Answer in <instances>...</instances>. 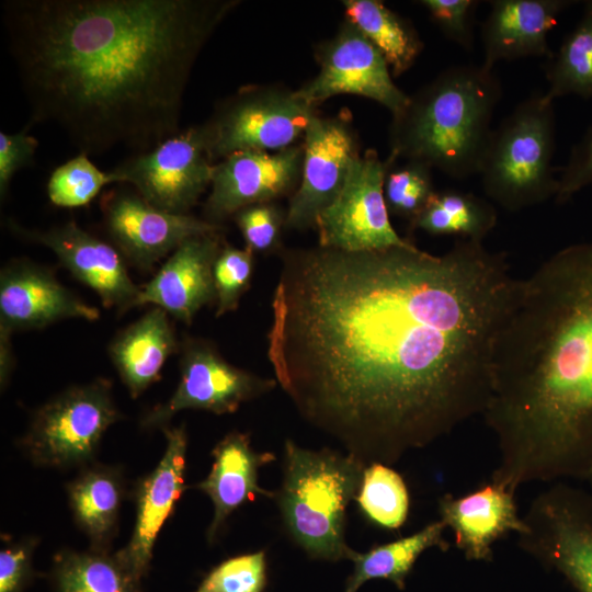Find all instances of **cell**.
I'll return each mask as SVG.
<instances>
[{
    "label": "cell",
    "mask_w": 592,
    "mask_h": 592,
    "mask_svg": "<svg viewBox=\"0 0 592 592\" xmlns=\"http://www.w3.org/2000/svg\"><path fill=\"white\" fill-rule=\"evenodd\" d=\"M491 375L481 414L499 455L490 479L515 490L583 480L592 470V241L519 280Z\"/></svg>",
    "instance_id": "3957f363"
},
{
    "label": "cell",
    "mask_w": 592,
    "mask_h": 592,
    "mask_svg": "<svg viewBox=\"0 0 592 592\" xmlns=\"http://www.w3.org/2000/svg\"><path fill=\"white\" fill-rule=\"evenodd\" d=\"M101 208L106 231L125 261L149 272L162 258L186 239L223 227L191 214L159 209L135 191L115 190L104 194Z\"/></svg>",
    "instance_id": "2e32d148"
},
{
    "label": "cell",
    "mask_w": 592,
    "mask_h": 592,
    "mask_svg": "<svg viewBox=\"0 0 592 592\" xmlns=\"http://www.w3.org/2000/svg\"><path fill=\"white\" fill-rule=\"evenodd\" d=\"M345 20L354 24L382 53L391 75L407 72L424 44L412 23L379 0H343Z\"/></svg>",
    "instance_id": "484cf974"
},
{
    "label": "cell",
    "mask_w": 592,
    "mask_h": 592,
    "mask_svg": "<svg viewBox=\"0 0 592 592\" xmlns=\"http://www.w3.org/2000/svg\"><path fill=\"white\" fill-rule=\"evenodd\" d=\"M588 186H592V127L572 147L566 164L561 168L555 201L558 204L568 202Z\"/></svg>",
    "instance_id": "f35d334b"
},
{
    "label": "cell",
    "mask_w": 592,
    "mask_h": 592,
    "mask_svg": "<svg viewBox=\"0 0 592 592\" xmlns=\"http://www.w3.org/2000/svg\"><path fill=\"white\" fill-rule=\"evenodd\" d=\"M436 190L432 168L407 160L402 166L392 164L386 173L384 195L389 214L411 224L426 206Z\"/></svg>",
    "instance_id": "d6a6232c"
},
{
    "label": "cell",
    "mask_w": 592,
    "mask_h": 592,
    "mask_svg": "<svg viewBox=\"0 0 592 592\" xmlns=\"http://www.w3.org/2000/svg\"><path fill=\"white\" fill-rule=\"evenodd\" d=\"M35 540L8 545L0 551V592H22L31 578Z\"/></svg>",
    "instance_id": "ab89813d"
},
{
    "label": "cell",
    "mask_w": 592,
    "mask_h": 592,
    "mask_svg": "<svg viewBox=\"0 0 592 592\" xmlns=\"http://www.w3.org/2000/svg\"><path fill=\"white\" fill-rule=\"evenodd\" d=\"M355 500L363 514L379 527L398 530L408 517V488L388 465L373 463L365 467Z\"/></svg>",
    "instance_id": "4dcf8cb0"
},
{
    "label": "cell",
    "mask_w": 592,
    "mask_h": 592,
    "mask_svg": "<svg viewBox=\"0 0 592 592\" xmlns=\"http://www.w3.org/2000/svg\"><path fill=\"white\" fill-rule=\"evenodd\" d=\"M267 358L299 414L366 465L397 463L482 414L519 280L505 252L458 238L282 249Z\"/></svg>",
    "instance_id": "6da1fadb"
},
{
    "label": "cell",
    "mask_w": 592,
    "mask_h": 592,
    "mask_svg": "<svg viewBox=\"0 0 592 592\" xmlns=\"http://www.w3.org/2000/svg\"><path fill=\"white\" fill-rule=\"evenodd\" d=\"M523 520L522 549L560 572L578 592H592V492L553 482L533 499Z\"/></svg>",
    "instance_id": "9c48e42d"
},
{
    "label": "cell",
    "mask_w": 592,
    "mask_h": 592,
    "mask_svg": "<svg viewBox=\"0 0 592 592\" xmlns=\"http://www.w3.org/2000/svg\"><path fill=\"white\" fill-rule=\"evenodd\" d=\"M303 144L280 151H240L215 163L203 218L221 223L243 207L292 196L303 170Z\"/></svg>",
    "instance_id": "9a60e30c"
},
{
    "label": "cell",
    "mask_w": 592,
    "mask_h": 592,
    "mask_svg": "<svg viewBox=\"0 0 592 592\" xmlns=\"http://www.w3.org/2000/svg\"><path fill=\"white\" fill-rule=\"evenodd\" d=\"M497 220V210L487 200L473 193L443 190L433 193L410 227L433 236L453 235L482 241Z\"/></svg>",
    "instance_id": "83f0119b"
},
{
    "label": "cell",
    "mask_w": 592,
    "mask_h": 592,
    "mask_svg": "<svg viewBox=\"0 0 592 592\" xmlns=\"http://www.w3.org/2000/svg\"><path fill=\"white\" fill-rule=\"evenodd\" d=\"M179 352L178 387L166 402L141 418L143 429H163L174 414L187 409L232 413L241 403L271 391L276 385L274 379L230 364L207 340L184 338Z\"/></svg>",
    "instance_id": "7c38bea8"
},
{
    "label": "cell",
    "mask_w": 592,
    "mask_h": 592,
    "mask_svg": "<svg viewBox=\"0 0 592 592\" xmlns=\"http://www.w3.org/2000/svg\"><path fill=\"white\" fill-rule=\"evenodd\" d=\"M445 528L444 523L437 520L409 536L376 545L365 553L353 550L350 560L354 563V570L344 592H356L363 583L373 579L388 580L398 589H403L407 576L425 550L448 548L443 536Z\"/></svg>",
    "instance_id": "4316f807"
},
{
    "label": "cell",
    "mask_w": 592,
    "mask_h": 592,
    "mask_svg": "<svg viewBox=\"0 0 592 592\" xmlns=\"http://www.w3.org/2000/svg\"><path fill=\"white\" fill-rule=\"evenodd\" d=\"M70 509L92 548L107 550L117 530L125 486L118 468L89 465L67 485Z\"/></svg>",
    "instance_id": "d4e9b609"
},
{
    "label": "cell",
    "mask_w": 592,
    "mask_h": 592,
    "mask_svg": "<svg viewBox=\"0 0 592 592\" xmlns=\"http://www.w3.org/2000/svg\"><path fill=\"white\" fill-rule=\"evenodd\" d=\"M502 86L482 64L454 65L409 95L391 115L389 156L464 180L478 174Z\"/></svg>",
    "instance_id": "277c9868"
},
{
    "label": "cell",
    "mask_w": 592,
    "mask_h": 592,
    "mask_svg": "<svg viewBox=\"0 0 592 592\" xmlns=\"http://www.w3.org/2000/svg\"><path fill=\"white\" fill-rule=\"evenodd\" d=\"M212 469L195 487L213 502L214 515L206 536L209 543L228 516L255 494L273 498L274 493L258 483L259 469L274 460V454L253 451L248 434L231 432L214 447Z\"/></svg>",
    "instance_id": "603a6c76"
},
{
    "label": "cell",
    "mask_w": 592,
    "mask_h": 592,
    "mask_svg": "<svg viewBox=\"0 0 592 592\" xmlns=\"http://www.w3.org/2000/svg\"><path fill=\"white\" fill-rule=\"evenodd\" d=\"M215 163L200 124L181 129L152 149L134 153L110 171L150 205L173 214H190L210 187Z\"/></svg>",
    "instance_id": "30bf717a"
},
{
    "label": "cell",
    "mask_w": 592,
    "mask_h": 592,
    "mask_svg": "<svg viewBox=\"0 0 592 592\" xmlns=\"http://www.w3.org/2000/svg\"><path fill=\"white\" fill-rule=\"evenodd\" d=\"M95 321L90 306L65 287L46 266L27 259L8 262L0 273V331L43 329L65 319Z\"/></svg>",
    "instance_id": "ac0fdd59"
},
{
    "label": "cell",
    "mask_w": 592,
    "mask_h": 592,
    "mask_svg": "<svg viewBox=\"0 0 592 592\" xmlns=\"http://www.w3.org/2000/svg\"><path fill=\"white\" fill-rule=\"evenodd\" d=\"M169 317L153 307L119 331L109 345L110 358L133 398L160 378L168 357L180 350Z\"/></svg>",
    "instance_id": "cb8c5ba5"
},
{
    "label": "cell",
    "mask_w": 592,
    "mask_h": 592,
    "mask_svg": "<svg viewBox=\"0 0 592 592\" xmlns=\"http://www.w3.org/2000/svg\"><path fill=\"white\" fill-rule=\"evenodd\" d=\"M235 223L253 253L280 252L285 229L286 210L275 202L253 204L234 215Z\"/></svg>",
    "instance_id": "d590c367"
},
{
    "label": "cell",
    "mask_w": 592,
    "mask_h": 592,
    "mask_svg": "<svg viewBox=\"0 0 592 592\" xmlns=\"http://www.w3.org/2000/svg\"><path fill=\"white\" fill-rule=\"evenodd\" d=\"M253 270L252 251L223 244L213 269L216 317L237 310L241 297L250 287Z\"/></svg>",
    "instance_id": "836d02e7"
},
{
    "label": "cell",
    "mask_w": 592,
    "mask_h": 592,
    "mask_svg": "<svg viewBox=\"0 0 592 592\" xmlns=\"http://www.w3.org/2000/svg\"><path fill=\"white\" fill-rule=\"evenodd\" d=\"M112 183H116V180L110 170H100L88 155L79 152L52 172L47 195L58 207L77 208L88 205L104 186Z\"/></svg>",
    "instance_id": "1f68e13d"
},
{
    "label": "cell",
    "mask_w": 592,
    "mask_h": 592,
    "mask_svg": "<svg viewBox=\"0 0 592 592\" xmlns=\"http://www.w3.org/2000/svg\"><path fill=\"white\" fill-rule=\"evenodd\" d=\"M240 0H5L30 122L81 153L146 152L181 130L194 65Z\"/></svg>",
    "instance_id": "7a4b0ae2"
},
{
    "label": "cell",
    "mask_w": 592,
    "mask_h": 592,
    "mask_svg": "<svg viewBox=\"0 0 592 592\" xmlns=\"http://www.w3.org/2000/svg\"><path fill=\"white\" fill-rule=\"evenodd\" d=\"M11 335L12 334L0 331V379L2 387L8 383L14 367Z\"/></svg>",
    "instance_id": "60d3db41"
},
{
    "label": "cell",
    "mask_w": 592,
    "mask_h": 592,
    "mask_svg": "<svg viewBox=\"0 0 592 592\" xmlns=\"http://www.w3.org/2000/svg\"><path fill=\"white\" fill-rule=\"evenodd\" d=\"M33 123L29 122L16 133H0V196L7 197L14 174L33 163L38 140L29 132Z\"/></svg>",
    "instance_id": "74e56055"
},
{
    "label": "cell",
    "mask_w": 592,
    "mask_h": 592,
    "mask_svg": "<svg viewBox=\"0 0 592 592\" xmlns=\"http://www.w3.org/2000/svg\"><path fill=\"white\" fill-rule=\"evenodd\" d=\"M5 224L19 238L50 249L75 278L95 292L104 307L118 312L136 307L140 287L130 278L124 257L113 244L75 221L48 229H30L13 219Z\"/></svg>",
    "instance_id": "e0dca14e"
},
{
    "label": "cell",
    "mask_w": 592,
    "mask_h": 592,
    "mask_svg": "<svg viewBox=\"0 0 592 592\" xmlns=\"http://www.w3.org/2000/svg\"><path fill=\"white\" fill-rule=\"evenodd\" d=\"M317 106L281 84L239 88L200 124L214 163L240 151H280L305 135Z\"/></svg>",
    "instance_id": "52a82bcc"
},
{
    "label": "cell",
    "mask_w": 592,
    "mask_h": 592,
    "mask_svg": "<svg viewBox=\"0 0 592 592\" xmlns=\"http://www.w3.org/2000/svg\"><path fill=\"white\" fill-rule=\"evenodd\" d=\"M266 580L265 553L259 550L224 560L207 573L195 592H263Z\"/></svg>",
    "instance_id": "e575fe53"
},
{
    "label": "cell",
    "mask_w": 592,
    "mask_h": 592,
    "mask_svg": "<svg viewBox=\"0 0 592 592\" xmlns=\"http://www.w3.org/2000/svg\"><path fill=\"white\" fill-rule=\"evenodd\" d=\"M555 148L554 102L532 94L492 129L478 170L486 195L509 212L555 198Z\"/></svg>",
    "instance_id": "8992f818"
},
{
    "label": "cell",
    "mask_w": 592,
    "mask_h": 592,
    "mask_svg": "<svg viewBox=\"0 0 592 592\" xmlns=\"http://www.w3.org/2000/svg\"><path fill=\"white\" fill-rule=\"evenodd\" d=\"M574 1L570 0H494L481 24V43L486 68L499 61L553 54L547 43L549 31L560 14Z\"/></svg>",
    "instance_id": "7402d4cb"
},
{
    "label": "cell",
    "mask_w": 592,
    "mask_h": 592,
    "mask_svg": "<svg viewBox=\"0 0 592 592\" xmlns=\"http://www.w3.org/2000/svg\"><path fill=\"white\" fill-rule=\"evenodd\" d=\"M53 577L57 592H141L140 580L107 550L60 551Z\"/></svg>",
    "instance_id": "f1b7e54d"
},
{
    "label": "cell",
    "mask_w": 592,
    "mask_h": 592,
    "mask_svg": "<svg viewBox=\"0 0 592 592\" xmlns=\"http://www.w3.org/2000/svg\"><path fill=\"white\" fill-rule=\"evenodd\" d=\"M432 22L442 34L463 49L475 47L477 0H420Z\"/></svg>",
    "instance_id": "8d00e7d4"
},
{
    "label": "cell",
    "mask_w": 592,
    "mask_h": 592,
    "mask_svg": "<svg viewBox=\"0 0 592 592\" xmlns=\"http://www.w3.org/2000/svg\"><path fill=\"white\" fill-rule=\"evenodd\" d=\"M545 75L548 88L544 95L549 101L566 95L592 98V2L548 58Z\"/></svg>",
    "instance_id": "f546056e"
},
{
    "label": "cell",
    "mask_w": 592,
    "mask_h": 592,
    "mask_svg": "<svg viewBox=\"0 0 592 592\" xmlns=\"http://www.w3.org/2000/svg\"><path fill=\"white\" fill-rule=\"evenodd\" d=\"M515 492L510 486L490 479L463 496L447 493L440 498V520L453 532L454 544L466 559L490 561L499 539L526 530Z\"/></svg>",
    "instance_id": "44dd1931"
},
{
    "label": "cell",
    "mask_w": 592,
    "mask_h": 592,
    "mask_svg": "<svg viewBox=\"0 0 592 592\" xmlns=\"http://www.w3.org/2000/svg\"><path fill=\"white\" fill-rule=\"evenodd\" d=\"M397 160H382L375 149L352 162L339 195L319 216L318 246L345 251H373L413 243L392 227L384 195L385 177Z\"/></svg>",
    "instance_id": "8fae6325"
},
{
    "label": "cell",
    "mask_w": 592,
    "mask_h": 592,
    "mask_svg": "<svg viewBox=\"0 0 592 592\" xmlns=\"http://www.w3.org/2000/svg\"><path fill=\"white\" fill-rule=\"evenodd\" d=\"M583 481H585L588 483V486L590 487L591 492H592V470L585 476Z\"/></svg>",
    "instance_id": "b9f144b4"
},
{
    "label": "cell",
    "mask_w": 592,
    "mask_h": 592,
    "mask_svg": "<svg viewBox=\"0 0 592 592\" xmlns=\"http://www.w3.org/2000/svg\"><path fill=\"white\" fill-rule=\"evenodd\" d=\"M315 57L317 75L296 89L311 105L318 107L332 96L352 94L375 101L395 115L409 101V94L394 82L382 53L348 20L315 47Z\"/></svg>",
    "instance_id": "4fadbf2b"
},
{
    "label": "cell",
    "mask_w": 592,
    "mask_h": 592,
    "mask_svg": "<svg viewBox=\"0 0 592 592\" xmlns=\"http://www.w3.org/2000/svg\"><path fill=\"white\" fill-rule=\"evenodd\" d=\"M366 466L351 453L311 451L285 442L277 503L289 535L311 558L350 559L345 512L357 496Z\"/></svg>",
    "instance_id": "5b68a950"
},
{
    "label": "cell",
    "mask_w": 592,
    "mask_h": 592,
    "mask_svg": "<svg viewBox=\"0 0 592 592\" xmlns=\"http://www.w3.org/2000/svg\"><path fill=\"white\" fill-rule=\"evenodd\" d=\"M119 418L112 383L98 378L72 386L43 405L34 413L22 444L41 466L89 464L104 432Z\"/></svg>",
    "instance_id": "ba28073f"
},
{
    "label": "cell",
    "mask_w": 592,
    "mask_h": 592,
    "mask_svg": "<svg viewBox=\"0 0 592 592\" xmlns=\"http://www.w3.org/2000/svg\"><path fill=\"white\" fill-rule=\"evenodd\" d=\"M300 182L289 197L285 229L314 228L322 212L342 190L353 160L361 153L349 113L316 114L303 137Z\"/></svg>",
    "instance_id": "5bb4252c"
},
{
    "label": "cell",
    "mask_w": 592,
    "mask_h": 592,
    "mask_svg": "<svg viewBox=\"0 0 592 592\" xmlns=\"http://www.w3.org/2000/svg\"><path fill=\"white\" fill-rule=\"evenodd\" d=\"M223 244L220 231L183 241L140 287L136 307L150 304L190 325L204 306L216 301L213 269Z\"/></svg>",
    "instance_id": "ffe728a7"
},
{
    "label": "cell",
    "mask_w": 592,
    "mask_h": 592,
    "mask_svg": "<svg viewBox=\"0 0 592 592\" xmlns=\"http://www.w3.org/2000/svg\"><path fill=\"white\" fill-rule=\"evenodd\" d=\"M167 446L156 468L139 480L136 517L130 539L115 553L139 580L146 574L157 536L172 514L184 489L187 436L184 426L163 429Z\"/></svg>",
    "instance_id": "d6986e66"
}]
</instances>
